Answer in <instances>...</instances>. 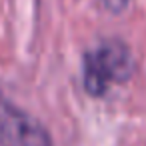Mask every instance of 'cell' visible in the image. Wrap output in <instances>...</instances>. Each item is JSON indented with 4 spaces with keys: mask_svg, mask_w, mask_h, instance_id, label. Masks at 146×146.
Instances as JSON below:
<instances>
[{
    "mask_svg": "<svg viewBox=\"0 0 146 146\" xmlns=\"http://www.w3.org/2000/svg\"><path fill=\"white\" fill-rule=\"evenodd\" d=\"M0 146H52L48 128L0 94Z\"/></svg>",
    "mask_w": 146,
    "mask_h": 146,
    "instance_id": "obj_2",
    "label": "cell"
},
{
    "mask_svg": "<svg viewBox=\"0 0 146 146\" xmlns=\"http://www.w3.org/2000/svg\"><path fill=\"white\" fill-rule=\"evenodd\" d=\"M134 72V56L124 40L110 38L86 50L82 58V86L86 94L100 98L110 86L124 84Z\"/></svg>",
    "mask_w": 146,
    "mask_h": 146,
    "instance_id": "obj_1",
    "label": "cell"
}]
</instances>
